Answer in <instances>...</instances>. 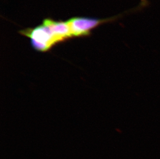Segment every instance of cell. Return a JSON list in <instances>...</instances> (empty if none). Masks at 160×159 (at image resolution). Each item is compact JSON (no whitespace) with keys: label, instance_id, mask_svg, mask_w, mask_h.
Listing matches in <instances>:
<instances>
[{"label":"cell","instance_id":"obj_1","mask_svg":"<svg viewBox=\"0 0 160 159\" xmlns=\"http://www.w3.org/2000/svg\"><path fill=\"white\" fill-rule=\"evenodd\" d=\"M19 33L29 38L32 47L38 51H48L56 44L61 42L44 23L34 28H27L20 31Z\"/></svg>","mask_w":160,"mask_h":159},{"label":"cell","instance_id":"obj_2","mask_svg":"<svg viewBox=\"0 0 160 159\" xmlns=\"http://www.w3.org/2000/svg\"><path fill=\"white\" fill-rule=\"evenodd\" d=\"M118 16L107 19H97L88 17H74L68 20L72 37H84L91 34L93 29L101 24L114 21Z\"/></svg>","mask_w":160,"mask_h":159},{"label":"cell","instance_id":"obj_3","mask_svg":"<svg viewBox=\"0 0 160 159\" xmlns=\"http://www.w3.org/2000/svg\"><path fill=\"white\" fill-rule=\"evenodd\" d=\"M42 23L48 26L61 42L72 37L68 21H57L50 18H46Z\"/></svg>","mask_w":160,"mask_h":159},{"label":"cell","instance_id":"obj_4","mask_svg":"<svg viewBox=\"0 0 160 159\" xmlns=\"http://www.w3.org/2000/svg\"><path fill=\"white\" fill-rule=\"evenodd\" d=\"M142 2H145L146 0H141Z\"/></svg>","mask_w":160,"mask_h":159}]
</instances>
